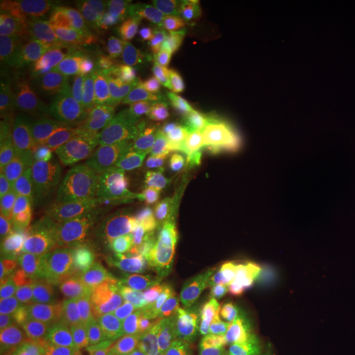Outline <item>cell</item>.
I'll use <instances>...</instances> for the list:
<instances>
[{
    "mask_svg": "<svg viewBox=\"0 0 355 355\" xmlns=\"http://www.w3.org/2000/svg\"><path fill=\"white\" fill-rule=\"evenodd\" d=\"M123 282L139 300L176 318L194 313L201 316L220 285L186 247L175 211L137 243L123 265Z\"/></svg>",
    "mask_w": 355,
    "mask_h": 355,
    "instance_id": "1",
    "label": "cell"
},
{
    "mask_svg": "<svg viewBox=\"0 0 355 355\" xmlns=\"http://www.w3.org/2000/svg\"><path fill=\"white\" fill-rule=\"evenodd\" d=\"M355 324V301L309 273L245 334L247 355H304L334 349Z\"/></svg>",
    "mask_w": 355,
    "mask_h": 355,
    "instance_id": "2",
    "label": "cell"
},
{
    "mask_svg": "<svg viewBox=\"0 0 355 355\" xmlns=\"http://www.w3.org/2000/svg\"><path fill=\"white\" fill-rule=\"evenodd\" d=\"M198 127L201 125L194 114L155 104L145 114L115 128L99 148L81 159L79 191L97 193L122 183L144 166L159 146Z\"/></svg>",
    "mask_w": 355,
    "mask_h": 355,
    "instance_id": "3",
    "label": "cell"
},
{
    "mask_svg": "<svg viewBox=\"0 0 355 355\" xmlns=\"http://www.w3.org/2000/svg\"><path fill=\"white\" fill-rule=\"evenodd\" d=\"M35 243L38 268L51 277L97 290L125 286L123 266L97 245L61 198L43 201L35 225Z\"/></svg>",
    "mask_w": 355,
    "mask_h": 355,
    "instance_id": "4",
    "label": "cell"
},
{
    "mask_svg": "<svg viewBox=\"0 0 355 355\" xmlns=\"http://www.w3.org/2000/svg\"><path fill=\"white\" fill-rule=\"evenodd\" d=\"M286 293V266L270 261L242 263L219 285L201 316L217 329L247 334L268 316Z\"/></svg>",
    "mask_w": 355,
    "mask_h": 355,
    "instance_id": "5",
    "label": "cell"
},
{
    "mask_svg": "<svg viewBox=\"0 0 355 355\" xmlns=\"http://www.w3.org/2000/svg\"><path fill=\"white\" fill-rule=\"evenodd\" d=\"M66 63L76 96L128 115H140L155 105L146 99L123 53L94 44L69 43Z\"/></svg>",
    "mask_w": 355,
    "mask_h": 355,
    "instance_id": "6",
    "label": "cell"
},
{
    "mask_svg": "<svg viewBox=\"0 0 355 355\" xmlns=\"http://www.w3.org/2000/svg\"><path fill=\"white\" fill-rule=\"evenodd\" d=\"M132 117L137 115L117 112L81 96L71 97L53 114L30 166L46 171L74 158L87 157Z\"/></svg>",
    "mask_w": 355,
    "mask_h": 355,
    "instance_id": "7",
    "label": "cell"
},
{
    "mask_svg": "<svg viewBox=\"0 0 355 355\" xmlns=\"http://www.w3.org/2000/svg\"><path fill=\"white\" fill-rule=\"evenodd\" d=\"M163 318L171 314L139 298L101 293L78 306L79 337L86 355H110L145 324Z\"/></svg>",
    "mask_w": 355,
    "mask_h": 355,
    "instance_id": "8",
    "label": "cell"
},
{
    "mask_svg": "<svg viewBox=\"0 0 355 355\" xmlns=\"http://www.w3.org/2000/svg\"><path fill=\"white\" fill-rule=\"evenodd\" d=\"M68 94L43 89H0V141L3 158L32 165L58 99Z\"/></svg>",
    "mask_w": 355,
    "mask_h": 355,
    "instance_id": "9",
    "label": "cell"
},
{
    "mask_svg": "<svg viewBox=\"0 0 355 355\" xmlns=\"http://www.w3.org/2000/svg\"><path fill=\"white\" fill-rule=\"evenodd\" d=\"M132 68V66H130ZM146 99L180 112H222L237 107L242 97L227 81L216 83L181 69L132 68Z\"/></svg>",
    "mask_w": 355,
    "mask_h": 355,
    "instance_id": "10",
    "label": "cell"
},
{
    "mask_svg": "<svg viewBox=\"0 0 355 355\" xmlns=\"http://www.w3.org/2000/svg\"><path fill=\"white\" fill-rule=\"evenodd\" d=\"M96 207L101 220L121 237H145L173 212L170 193L137 176L102 191Z\"/></svg>",
    "mask_w": 355,
    "mask_h": 355,
    "instance_id": "11",
    "label": "cell"
},
{
    "mask_svg": "<svg viewBox=\"0 0 355 355\" xmlns=\"http://www.w3.org/2000/svg\"><path fill=\"white\" fill-rule=\"evenodd\" d=\"M0 86L73 94L66 56L8 30L0 35Z\"/></svg>",
    "mask_w": 355,
    "mask_h": 355,
    "instance_id": "12",
    "label": "cell"
},
{
    "mask_svg": "<svg viewBox=\"0 0 355 355\" xmlns=\"http://www.w3.org/2000/svg\"><path fill=\"white\" fill-rule=\"evenodd\" d=\"M268 201L277 235V254L273 263L288 266L304 257L311 245L321 237L324 230L334 222L350 204L349 196H344L334 206L314 209L300 198L282 189H270Z\"/></svg>",
    "mask_w": 355,
    "mask_h": 355,
    "instance_id": "13",
    "label": "cell"
},
{
    "mask_svg": "<svg viewBox=\"0 0 355 355\" xmlns=\"http://www.w3.org/2000/svg\"><path fill=\"white\" fill-rule=\"evenodd\" d=\"M48 24L66 43L94 44L112 37L133 17L135 7L119 0L42 2Z\"/></svg>",
    "mask_w": 355,
    "mask_h": 355,
    "instance_id": "14",
    "label": "cell"
},
{
    "mask_svg": "<svg viewBox=\"0 0 355 355\" xmlns=\"http://www.w3.org/2000/svg\"><path fill=\"white\" fill-rule=\"evenodd\" d=\"M78 306L68 288L48 285L35 296L30 344L33 355H86L78 329Z\"/></svg>",
    "mask_w": 355,
    "mask_h": 355,
    "instance_id": "15",
    "label": "cell"
},
{
    "mask_svg": "<svg viewBox=\"0 0 355 355\" xmlns=\"http://www.w3.org/2000/svg\"><path fill=\"white\" fill-rule=\"evenodd\" d=\"M237 183V261L273 263L277 235L268 193L254 181L235 178Z\"/></svg>",
    "mask_w": 355,
    "mask_h": 355,
    "instance_id": "16",
    "label": "cell"
},
{
    "mask_svg": "<svg viewBox=\"0 0 355 355\" xmlns=\"http://www.w3.org/2000/svg\"><path fill=\"white\" fill-rule=\"evenodd\" d=\"M209 139L202 127L183 133L159 146L132 176L141 178L168 193L193 188L198 184L199 159Z\"/></svg>",
    "mask_w": 355,
    "mask_h": 355,
    "instance_id": "17",
    "label": "cell"
},
{
    "mask_svg": "<svg viewBox=\"0 0 355 355\" xmlns=\"http://www.w3.org/2000/svg\"><path fill=\"white\" fill-rule=\"evenodd\" d=\"M38 268L35 230L20 202L3 201L0 224V278L2 295L30 286Z\"/></svg>",
    "mask_w": 355,
    "mask_h": 355,
    "instance_id": "18",
    "label": "cell"
},
{
    "mask_svg": "<svg viewBox=\"0 0 355 355\" xmlns=\"http://www.w3.org/2000/svg\"><path fill=\"white\" fill-rule=\"evenodd\" d=\"M206 265L219 283L224 282L239 266L235 180L212 193L206 234Z\"/></svg>",
    "mask_w": 355,
    "mask_h": 355,
    "instance_id": "19",
    "label": "cell"
},
{
    "mask_svg": "<svg viewBox=\"0 0 355 355\" xmlns=\"http://www.w3.org/2000/svg\"><path fill=\"white\" fill-rule=\"evenodd\" d=\"M352 46L345 43L324 42L301 61L296 69V83L304 99L311 104L329 101L344 81Z\"/></svg>",
    "mask_w": 355,
    "mask_h": 355,
    "instance_id": "20",
    "label": "cell"
},
{
    "mask_svg": "<svg viewBox=\"0 0 355 355\" xmlns=\"http://www.w3.org/2000/svg\"><path fill=\"white\" fill-rule=\"evenodd\" d=\"M273 189L293 194L314 209L331 207L344 199L339 171L313 159L291 162Z\"/></svg>",
    "mask_w": 355,
    "mask_h": 355,
    "instance_id": "21",
    "label": "cell"
},
{
    "mask_svg": "<svg viewBox=\"0 0 355 355\" xmlns=\"http://www.w3.org/2000/svg\"><path fill=\"white\" fill-rule=\"evenodd\" d=\"M191 13L214 55L230 68L248 69L252 44L219 3L196 2L191 6Z\"/></svg>",
    "mask_w": 355,
    "mask_h": 355,
    "instance_id": "22",
    "label": "cell"
},
{
    "mask_svg": "<svg viewBox=\"0 0 355 355\" xmlns=\"http://www.w3.org/2000/svg\"><path fill=\"white\" fill-rule=\"evenodd\" d=\"M327 2L313 0H278L266 3V20L277 37L295 43L304 51L311 50L321 37L322 20L327 12Z\"/></svg>",
    "mask_w": 355,
    "mask_h": 355,
    "instance_id": "23",
    "label": "cell"
},
{
    "mask_svg": "<svg viewBox=\"0 0 355 355\" xmlns=\"http://www.w3.org/2000/svg\"><path fill=\"white\" fill-rule=\"evenodd\" d=\"M304 144L313 162L327 166L337 165L355 158V128L324 105L313 104Z\"/></svg>",
    "mask_w": 355,
    "mask_h": 355,
    "instance_id": "24",
    "label": "cell"
},
{
    "mask_svg": "<svg viewBox=\"0 0 355 355\" xmlns=\"http://www.w3.org/2000/svg\"><path fill=\"white\" fill-rule=\"evenodd\" d=\"M157 21L175 44L181 69L209 81H225L224 74L216 63L214 51L211 50L209 43L196 25L171 17H157Z\"/></svg>",
    "mask_w": 355,
    "mask_h": 355,
    "instance_id": "25",
    "label": "cell"
},
{
    "mask_svg": "<svg viewBox=\"0 0 355 355\" xmlns=\"http://www.w3.org/2000/svg\"><path fill=\"white\" fill-rule=\"evenodd\" d=\"M199 318H163L145 324L110 355H170L173 350L202 331Z\"/></svg>",
    "mask_w": 355,
    "mask_h": 355,
    "instance_id": "26",
    "label": "cell"
},
{
    "mask_svg": "<svg viewBox=\"0 0 355 355\" xmlns=\"http://www.w3.org/2000/svg\"><path fill=\"white\" fill-rule=\"evenodd\" d=\"M123 56L132 68L181 69L175 44L158 25L157 17H137L133 20Z\"/></svg>",
    "mask_w": 355,
    "mask_h": 355,
    "instance_id": "27",
    "label": "cell"
},
{
    "mask_svg": "<svg viewBox=\"0 0 355 355\" xmlns=\"http://www.w3.org/2000/svg\"><path fill=\"white\" fill-rule=\"evenodd\" d=\"M283 146L273 140L250 137L243 141L237 157V175L241 180L254 181L265 191L277 188V183L290 165Z\"/></svg>",
    "mask_w": 355,
    "mask_h": 355,
    "instance_id": "28",
    "label": "cell"
},
{
    "mask_svg": "<svg viewBox=\"0 0 355 355\" xmlns=\"http://www.w3.org/2000/svg\"><path fill=\"white\" fill-rule=\"evenodd\" d=\"M313 104L288 91H277L270 97L266 123L272 140L279 146L298 144L308 132Z\"/></svg>",
    "mask_w": 355,
    "mask_h": 355,
    "instance_id": "29",
    "label": "cell"
},
{
    "mask_svg": "<svg viewBox=\"0 0 355 355\" xmlns=\"http://www.w3.org/2000/svg\"><path fill=\"white\" fill-rule=\"evenodd\" d=\"M212 193L214 191L201 188V186L189 188L184 194L183 207H181L180 220H178L180 235L186 247L204 263H206V234Z\"/></svg>",
    "mask_w": 355,
    "mask_h": 355,
    "instance_id": "30",
    "label": "cell"
},
{
    "mask_svg": "<svg viewBox=\"0 0 355 355\" xmlns=\"http://www.w3.org/2000/svg\"><path fill=\"white\" fill-rule=\"evenodd\" d=\"M352 202L343 214L324 230L321 237L311 245L303 259L311 261H327L334 257L354 254L355 252V216Z\"/></svg>",
    "mask_w": 355,
    "mask_h": 355,
    "instance_id": "31",
    "label": "cell"
},
{
    "mask_svg": "<svg viewBox=\"0 0 355 355\" xmlns=\"http://www.w3.org/2000/svg\"><path fill=\"white\" fill-rule=\"evenodd\" d=\"M235 175H237V159L234 157V152H230L224 141L217 139L207 140L201 159H199L196 186L216 191L220 186L234 181Z\"/></svg>",
    "mask_w": 355,
    "mask_h": 355,
    "instance_id": "32",
    "label": "cell"
},
{
    "mask_svg": "<svg viewBox=\"0 0 355 355\" xmlns=\"http://www.w3.org/2000/svg\"><path fill=\"white\" fill-rule=\"evenodd\" d=\"M243 339L245 334H232L204 322L199 334L191 337L170 355H247Z\"/></svg>",
    "mask_w": 355,
    "mask_h": 355,
    "instance_id": "33",
    "label": "cell"
},
{
    "mask_svg": "<svg viewBox=\"0 0 355 355\" xmlns=\"http://www.w3.org/2000/svg\"><path fill=\"white\" fill-rule=\"evenodd\" d=\"M301 53H304V50L298 44L285 42L283 38L277 37L270 28H265L252 46L248 69L266 74L278 66L295 60Z\"/></svg>",
    "mask_w": 355,
    "mask_h": 355,
    "instance_id": "34",
    "label": "cell"
},
{
    "mask_svg": "<svg viewBox=\"0 0 355 355\" xmlns=\"http://www.w3.org/2000/svg\"><path fill=\"white\" fill-rule=\"evenodd\" d=\"M219 7L232 19L241 28L247 42L254 46L255 40L263 32V21L266 20V3L247 2V0H219Z\"/></svg>",
    "mask_w": 355,
    "mask_h": 355,
    "instance_id": "35",
    "label": "cell"
},
{
    "mask_svg": "<svg viewBox=\"0 0 355 355\" xmlns=\"http://www.w3.org/2000/svg\"><path fill=\"white\" fill-rule=\"evenodd\" d=\"M321 37L324 42L345 43L355 46V8L344 7L327 10L322 20Z\"/></svg>",
    "mask_w": 355,
    "mask_h": 355,
    "instance_id": "36",
    "label": "cell"
},
{
    "mask_svg": "<svg viewBox=\"0 0 355 355\" xmlns=\"http://www.w3.org/2000/svg\"><path fill=\"white\" fill-rule=\"evenodd\" d=\"M321 277L331 290L350 295V291L355 290V252L327 260Z\"/></svg>",
    "mask_w": 355,
    "mask_h": 355,
    "instance_id": "37",
    "label": "cell"
},
{
    "mask_svg": "<svg viewBox=\"0 0 355 355\" xmlns=\"http://www.w3.org/2000/svg\"><path fill=\"white\" fill-rule=\"evenodd\" d=\"M331 355H355V324L339 344L332 349Z\"/></svg>",
    "mask_w": 355,
    "mask_h": 355,
    "instance_id": "38",
    "label": "cell"
},
{
    "mask_svg": "<svg viewBox=\"0 0 355 355\" xmlns=\"http://www.w3.org/2000/svg\"><path fill=\"white\" fill-rule=\"evenodd\" d=\"M7 355H33L32 344H30V337H28V339H25L21 344L17 345V347L13 349L10 354H7Z\"/></svg>",
    "mask_w": 355,
    "mask_h": 355,
    "instance_id": "39",
    "label": "cell"
},
{
    "mask_svg": "<svg viewBox=\"0 0 355 355\" xmlns=\"http://www.w3.org/2000/svg\"><path fill=\"white\" fill-rule=\"evenodd\" d=\"M347 91H349L350 97L355 101V71H352L347 78Z\"/></svg>",
    "mask_w": 355,
    "mask_h": 355,
    "instance_id": "40",
    "label": "cell"
},
{
    "mask_svg": "<svg viewBox=\"0 0 355 355\" xmlns=\"http://www.w3.org/2000/svg\"><path fill=\"white\" fill-rule=\"evenodd\" d=\"M304 355H327L326 352H314V354H304Z\"/></svg>",
    "mask_w": 355,
    "mask_h": 355,
    "instance_id": "41",
    "label": "cell"
},
{
    "mask_svg": "<svg viewBox=\"0 0 355 355\" xmlns=\"http://www.w3.org/2000/svg\"><path fill=\"white\" fill-rule=\"evenodd\" d=\"M352 212H354V216H355V202H352Z\"/></svg>",
    "mask_w": 355,
    "mask_h": 355,
    "instance_id": "42",
    "label": "cell"
}]
</instances>
